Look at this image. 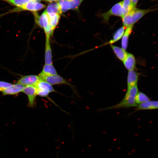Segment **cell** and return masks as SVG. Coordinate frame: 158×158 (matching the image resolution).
I'll use <instances>...</instances> for the list:
<instances>
[{"instance_id": "obj_29", "label": "cell", "mask_w": 158, "mask_h": 158, "mask_svg": "<svg viewBox=\"0 0 158 158\" xmlns=\"http://www.w3.org/2000/svg\"><path fill=\"white\" fill-rule=\"evenodd\" d=\"M135 150H132V151H131V153H133V152H134Z\"/></svg>"}, {"instance_id": "obj_11", "label": "cell", "mask_w": 158, "mask_h": 158, "mask_svg": "<svg viewBox=\"0 0 158 158\" xmlns=\"http://www.w3.org/2000/svg\"><path fill=\"white\" fill-rule=\"evenodd\" d=\"M125 68L128 71L134 70L136 68V61L134 56L132 54L128 53L123 61Z\"/></svg>"}, {"instance_id": "obj_17", "label": "cell", "mask_w": 158, "mask_h": 158, "mask_svg": "<svg viewBox=\"0 0 158 158\" xmlns=\"http://www.w3.org/2000/svg\"><path fill=\"white\" fill-rule=\"evenodd\" d=\"M45 11L47 13H54L60 16L62 13L58 2H54L50 3L48 6Z\"/></svg>"}, {"instance_id": "obj_33", "label": "cell", "mask_w": 158, "mask_h": 158, "mask_svg": "<svg viewBox=\"0 0 158 158\" xmlns=\"http://www.w3.org/2000/svg\"><path fill=\"white\" fill-rule=\"evenodd\" d=\"M150 140V139H148L147 140V141H149Z\"/></svg>"}, {"instance_id": "obj_5", "label": "cell", "mask_w": 158, "mask_h": 158, "mask_svg": "<svg viewBox=\"0 0 158 158\" xmlns=\"http://www.w3.org/2000/svg\"><path fill=\"white\" fill-rule=\"evenodd\" d=\"M122 3L121 1L116 4L109 10L101 14L100 16L102 18L104 23H108L109 18L111 16H118L121 18L124 16Z\"/></svg>"}, {"instance_id": "obj_2", "label": "cell", "mask_w": 158, "mask_h": 158, "mask_svg": "<svg viewBox=\"0 0 158 158\" xmlns=\"http://www.w3.org/2000/svg\"><path fill=\"white\" fill-rule=\"evenodd\" d=\"M154 9H141L135 8L122 18L123 26L127 27L134 25L146 14Z\"/></svg>"}, {"instance_id": "obj_3", "label": "cell", "mask_w": 158, "mask_h": 158, "mask_svg": "<svg viewBox=\"0 0 158 158\" xmlns=\"http://www.w3.org/2000/svg\"><path fill=\"white\" fill-rule=\"evenodd\" d=\"M33 13L36 23L44 30L46 35L49 36L52 35L54 29L50 24L46 11L45 10L40 16H39L36 12Z\"/></svg>"}, {"instance_id": "obj_22", "label": "cell", "mask_w": 158, "mask_h": 158, "mask_svg": "<svg viewBox=\"0 0 158 158\" xmlns=\"http://www.w3.org/2000/svg\"><path fill=\"white\" fill-rule=\"evenodd\" d=\"M150 100V99L146 94L142 92H138L135 97V101L137 104H140Z\"/></svg>"}, {"instance_id": "obj_4", "label": "cell", "mask_w": 158, "mask_h": 158, "mask_svg": "<svg viewBox=\"0 0 158 158\" xmlns=\"http://www.w3.org/2000/svg\"><path fill=\"white\" fill-rule=\"evenodd\" d=\"M45 5L39 2L35 1H30L23 5L17 7L12 9L5 14L18 12L20 11H28L33 12L42 10L45 7Z\"/></svg>"}, {"instance_id": "obj_26", "label": "cell", "mask_w": 158, "mask_h": 158, "mask_svg": "<svg viewBox=\"0 0 158 158\" xmlns=\"http://www.w3.org/2000/svg\"><path fill=\"white\" fill-rule=\"evenodd\" d=\"M12 85L10 83L4 81H0V91H2L5 88Z\"/></svg>"}, {"instance_id": "obj_25", "label": "cell", "mask_w": 158, "mask_h": 158, "mask_svg": "<svg viewBox=\"0 0 158 158\" xmlns=\"http://www.w3.org/2000/svg\"><path fill=\"white\" fill-rule=\"evenodd\" d=\"M84 0H70V9L76 10Z\"/></svg>"}, {"instance_id": "obj_21", "label": "cell", "mask_w": 158, "mask_h": 158, "mask_svg": "<svg viewBox=\"0 0 158 158\" xmlns=\"http://www.w3.org/2000/svg\"><path fill=\"white\" fill-rule=\"evenodd\" d=\"M47 13L48 16L50 24L55 29L59 21L60 15L53 13Z\"/></svg>"}, {"instance_id": "obj_18", "label": "cell", "mask_w": 158, "mask_h": 158, "mask_svg": "<svg viewBox=\"0 0 158 158\" xmlns=\"http://www.w3.org/2000/svg\"><path fill=\"white\" fill-rule=\"evenodd\" d=\"M57 74L54 66L52 64H45L40 75L47 76Z\"/></svg>"}, {"instance_id": "obj_15", "label": "cell", "mask_w": 158, "mask_h": 158, "mask_svg": "<svg viewBox=\"0 0 158 158\" xmlns=\"http://www.w3.org/2000/svg\"><path fill=\"white\" fill-rule=\"evenodd\" d=\"M133 28V26L127 27L122 37L121 46L125 50L127 49L129 37L132 32Z\"/></svg>"}, {"instance_id": "obj_14", "label": "cell", "mask_w": 158, "mask_h": 158, "mask_svg": "<svg viewBox=\"0 0 158 158\" xmlns=\"http://www.w3.org/2000/svg\"><path fill=\"white\" fill-rule=\"evenodd\" d=\"M110 46L116 57L120 61L123 62L126 57L128 52L126 50L122 48L115 46L113 44H110Z\"/></svg>"}, {"instance_id": "obj_24", "label": "cell", "mask_w": 158, "mask_h": 158, "mask_svg": "<svg viewBox=\"0 0 158 158\" xmlns=\"http://www.w3.org/2000/svg\"><path fill=\"white\" fill-rule=\"evenodd\" d=\"M58 3L61 7L62 12H65L69 9H70V0H60Z\"/></svg>"}, {"instance_id": "obj_34", "label": "cell", "mask_w": 158, "mask_h": 158, "mask_svg": "<svg viewBox=\"0 0 158 158\" xmlns=\"http://www.w3.org/2000/svg\"><path fill=\"white\" fill-rule=\"evenodd\" d=\"M131 154V153H128V154H129V155H130V154Z\"/></svg>"}, {"instance_id": "obj_32", "label": "cell", "mask_w": 158, "mask_h": 158, "mask_svg": "<svg viewBox=\"0 0 158 158\" xmlns=\"http://www.w3.org/2000/svg\"><path fill=\"white\" fill-rule=\"evenodd\" d=\"M121 148V147H118L117 148V149H120Z\"/></svg>"}, {"instance_id": "obj_8", "label": "cell", "mask_w": 158, "mask_h": 158, "mask_svg": "<svg viewBox=\"0 0 158 158\" xmlns=\"http://www.w3.org/2000/svg\"><path fill=\"white\" fill-rule=\"evenodd\" d=\"M23 92L28 97L30 107L34 106L35 101L37 94V89L34 86H25Z\"/></svg>"}, {"instance_id": "obj_27", "label": "cell", "mask_w": 158, "mask_h": 158, "mask_svg": "<svg viewBox=\"0 0 158 158\" xmlns=\"http://www.w3.org/2000/svg\"><path fill=\"white\" fill-rule=\"evenodd\" d=\"M49 93L46 91L37 89V95L42 97H47Z\"/></svg>"}, {"instance_id": "obj_13", "label": "cell", "mask_w": 158, "mask_h": 158, "mask_svg": "<svg viewBox=\"0 0 158 158\" xmlns=\"http://www.w3.org/2000/svg\"><path fill=\"white\" fill-rule=\"evenodd\" d=\"M45 60V64H52V55L50 42V37L46 36Z\"/></svg>"}, {"instance_id": "obj_10", "label": "cell", "mask_w": 158, "mask_h": 158, "mask_svg": "<svg viewBox=\"0 0 158 158\" xmlns=\"http://www.w3.org/2000/svg\"><path fill=\"white\" fill-rule=\"evenodd\" d=\"M25 86L18 83L11 85L2 91L3 95H15L23 92Z\"/></svg>"}, {"instance_id": "obj_28", "label": "cell", "mask_w": 158, "mask_h": 158, "mask_svg": "<svg viewBox=\"0 0 158 158\" xmlns=\"http://www.w3.org/2000/svg\"><path fill=\"white\" fill-rule=\"evenodd\" d=\"M43 0L45 1H47V2H54V1H59L60 0Z\"/></svg>"}, {"instance_id": "obj_9", "label": "cell", "mask_w": 158, "mask_h": 158, "mask_svg": "<svg viewBox=\"0 0 158 158\" xmlns=\"http://www.w3.org/2000/svg\"><path fill=\"white\" fill-rule=\"evenodd\" d=\"M140 73L134 69L128 71L127 78V89L137 85Z\"/></svg>"}, {"instance_id": "obj_30", "label": "cell", "mask_w": 158, "mask_h": 158, "mask_svg": "<svg viewBox=\"0 0 158 158\" xmlns=\"http://www.w3.org/2000/svg\"><path fill=\"white\" fill-rule=\"evenodd\" d=\"M117 140V139L116 138H115V139H113V140L114 141H115L116 140Z\"/></svg>"}, {"instance_id": "obj_16", "label": "cell", "mask_w": 158, "mask_h": 158, "mask_svg": "<svg viewBox=\"0 0 158 158\" xmlns=\"http://www.w3.org/2000/svg\"><path fill=\"white\" fill-rule=\"evenodd\" d=\"M35 86L37 89L46 91L49 93L57 92L51 85L41 79L38 82Z\"/></svg>"}, {"instance_id": "obj_12", "label": "cell", "mask_w": 158, "mask_h": 158, "mask_svg": "<svg viewBox=\"0 0 158 158\" xmlns=\"http://www.w3.org/2000/svg\"><path fill=\"white\" fill-rule=\"evenodd\" d=\"M157 101H151L142 103L136 106L135 111L143 110H152L157 109L158 107Z\"/></svg>"}, {"instance_id": "obj_7", "label": "cell", "mask_w": 158, "mask_h": 158, "mask_svg": "<svg viewBox=\"0 0 158 158\" xmlns=\"http://www.w3.org/2000/svg\"><path fill=\"white\" fill-rule=\"evenodd\" d=\"M41 78L38 75H29L22 76L17 81V83L24 86H34Z\"/></svg>"}, {"instance_id": "obj_31", "label": "cell", "mask_w": 158, "mask_h": 158, "mask_svg": "<svg viewBox=\"0 0 158 158\" xmlns=\"http://www.w3.org/2000/svg\"><path fill=\"white\" fill-rule=\"evenodd\" d=\"M111 150H112L111 149H110L108 150V151H110Z\"/></svg>"}, {"instance_id": "obj_1", "label": "cell", "mask_w": 158, "mask_h": 158, "mask_svg": "<svg viewBox=\"0 0 158 158\" xmlns=\"http://www.w3.org/2000/svg\"><path fill=\"white\" fill-rule=\"evenodd\" d=\"M138 92V89L137 85L127 89L126 95L121 101L116 105L104 109H117L136 107L137 105L135 102V97Z\"/></svg>"}, {"instance_id": "obj_19", "label": "cell", "mask_w": 158, "mask_h": 158, "mask_svg": "<svg viewBox=\"0 0 158 158\" xmlns=\"http://www.w3.org/2000/svg\"><path fill=\"white\" fill-rule=\"evenodd\" d=\"M126 27L123 26L118 29L114 33L112 39L109 42V44H112L122 38Z\"/></svg>"}, {"instance_id": "obj_23", "label": "cell", "mask_w": 158, "mask_h": 158, "mask_svg": "<svg viewBox=\"0 0 158 158\" xmlns=\"http://www.w3.org/2000/svg\"><path fill=\"white\" fill-rule=\"evenodd\" d=\"M6 1L11 4L17 7L20 6L30 1L39 2L40 0H0Z\"/></svg>"}, {"instance_id": "obj_20", "label": "cell", "mask_w": 158, "mask_h": 158, "mask_svg": "<svg viewBox=\"0 0 158 158\" xmlns=\"http://www.w3.org/2000/svg\"><path fill=\"white\" fill-rule=\"evenodd\" d=\"M122 7L124 16L128 13L135 8L131 0H123L122 1Z\"/></svg>"}, {"instance_id": "obj_6", "label": "cell", "mask_w": 158, "mask_h": 158, "mask_svg": "<svg viewBox=\"0 0 158 158\" xmlns=\"http://www.w3.org/2000/svg\"><path fill=\"white\" fill-rule=\"evenodd\" d=\"M38 76L42 80L52 85L58 84H66L71 87L73 86L71 84L58 74L49 76L39 74Z\"/></svg>"}]
</instances>
